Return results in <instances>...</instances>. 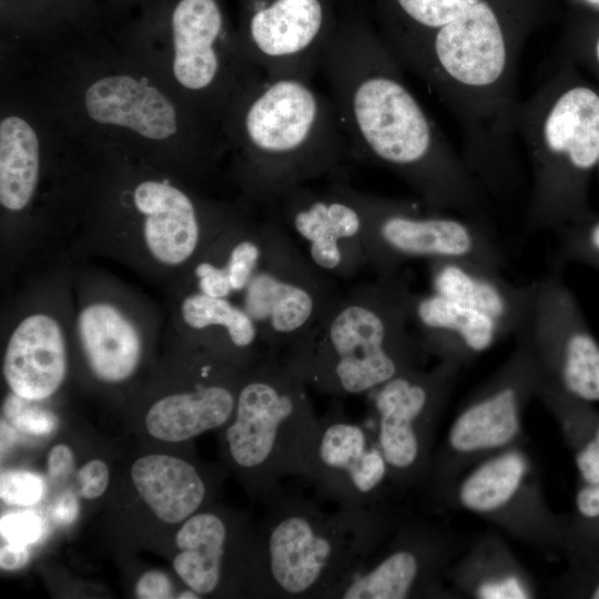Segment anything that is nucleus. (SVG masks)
<instances>
[{
	"label": "nucleus",
	"mask_w": 599,
	"mask_h": 599,
	"mask_svg": "<svg viewBox=\"0 0 599 599\" xmlns=\"http://www.w3.org/2000/svg\"><path fill=\"white\" fill-rule=\"evenodd\" d=\"M135 490L151 511L167 524L197 512L211 494V483L194 464L169 455L150 454L131 466Z\"/></svg>",
	"instance_id": "21"
},
{
	"label": "nucleus",
	"mask_w": 599,
	"mask_h": 599,
	"mask_svg": "<svg viewBox=\"0 0 599 599\" xmlns=\"http://www.w3.org/2000/svg\"><path fill=\"white\" fill-rule=\"evenodd\" d=\"M386 477V460L366 426L337 405L319 417L316 445L301 478L316 498L346 509L374 508Z\"/></svg>",
	"instance_id": "13"
},
{
	"label": "nucleus",
	"mask_w": 599,
	"mask_h": 599,
	"mask_svg": "<svg viewBox=\"0 0 599 599\" xmlns=\"http://www.w3.org/2000/svg\"><path fill=\"white\" fill-rule=\"evenodd\" d=\"M277 201L294 231L307 242L313 264L334 272L343 264V241L363 235L365 212L362 194L345 187L321 192L303 185L292 189Z\"/></svg>",
	"instance_id": "15"
},
{
	"label": "nucleus",
	"mask_w": 599,
	"mask_h": 599,
	"mask_svg": "<svg viewBox=\"0 0 599 599\" xmlns=\"http://www.w3.org/2000/svg\"><path fill=\"white\" fill-rule=\"evenodd\" d=\"M409 292L384 285L335 304L288 349L286 363L318 390L333 396L370 393L409 370L416 338L408 309Z\"/></svg>",
	"instance_id": "7"
},
{
	"label": "nucleus",
	"mask_w": 599,
	"mask_h": 599,
	"mask_svg": "<svg viewBox=\"0 0 599 599\" xmlns=\"http://www.w3.org/2000/svg\"><path fill=\"white\" fill-rule=\"evenodd\" d=\"M220 125L247 189L264 200L332 173L352 156L332 98L300 78L255 79Z\"/></svg>",
	"instance_id": "3"
},
{
	"label": "nucleus",
	"mask_w": 599,
	"mask_h": 599,
	"mask_svg": "<svg viewBox=\"0 0 599 599\" xmlns=\"http://www.w3.org/2000/svg\"><path fill=\"white\" fill-rule=\"evenodd\" d=\"M129 58L130 63L90 64L71 81L63 115L72 130L129 146H174L201 164L226 151L219 124Z\"/></svg>",
	"instance_id": "6"
},
{
	"label": "nucleus",
	"mask_w": 599,
	"mask_h": 599,
	"mask_svg": "<svg viewBox=\"0 0 599 599\" xmlns=\"http://www.w3.org/2000/svg\"><path fill=\"white\" fill-rule=\"evenodd\" d=\"M352 1L234 0L241 45L264 77L312 81Z\"/></svg>",
	"instance_id": "11"
},
{
	"label": "nucleus",
	"mask_w": 599,
	"mask_h": 599,
	"mask_svg": "<svg viewBox=\"0 0 599 599\" xmlns=\"http://www.w3.org/2000/svg\"><path fill=\"white\" fill-rule=\"evenodd\" d=\"M77 325L87 362L100 380L116 384L135 372L142 353L140 334L119 308L105 302L89 304Z\"/></svg>",
	"instance_id": "23"
},
{
	"label": "nucleus",
	"mask_w": 599,
	"mask_h": 599,
	"mask_svg": "<svg viewBox=\"0 0 599 599\" xmlns=\"http://www.w3.org/2000/svg\"><path fill=\"white\" fill-rule=\"evenodd\" d=\"M44 491V483L40 476L24 470H6L0 477L1 499L13 506H31L37 504Z\"/></svg>",
	"instance_id": "31"
},
{
	"label": "nucleus",
	"mask_w": 599,
	"mask_h": 599,
	"mask_svg": "<svg viewBox=\"0 0 599 599\" xmlns=\"http://www.w3.org/2000/svg\"><path fill=\"white\" fill-rule=\"evenodd\" d=\"M7 415L12 425L20 432L33 435L45 436L53 433L58 427V420L49 412L26 407L24 409L7 408Z\"/></svg>",
	"instance_id": "34"
},
{
	"label": "nucleus",
	"mask_w": 599,
	"mask_h": 599,
	"mask_svg": "<svg viewBox=\"0 0 599 599\" xmlns=\"http://www.w3.org/2000/svg\"><path fill=\"white\" fill-rule=\"evenodd\" d=\"M131 203L142 216L149 253L160 263H185L197 248L200 211L184 190L161 179H144L131 192Z\"/></svg>",
	"instance_id": "19"
},
{
	"label": "nucleus",
	"mask_w": 599,
	"mask_h": 599,
	"mask_svg": "<svg viewBox=\"0 0 599 599\" xmlns=\"http://www.w3.org/2000/svg\"><path fill=\"white\" fill-rule=\"evenodd\" d=\"M200 292L212 297H227L232 292L225 266L202 262L195 267Z\"/></svg>",
	"instance_id": "36"
},
{
	"label": "nucleus",
	"mask_w": 599,
	"mask_h": 599,
	"mask_svg": "<svg viewBox=\"0 0 599 599\" xmlns=\"http://www.w3.org/2000/svg\"><path fill=\"white\" fill-rule=\"evenodd\" d=\"M115 8H131L133 6L143 7L152 0H109Z\"/></svg>",
	"instance_id": "44"
},
{
	"label": "nucleus",
	"mask_w": 599,
	"mask_h": 599,
	"mask_svg": "<svg viewBox=\"0 0 599 599\" xmlns=\"http://www.w3.org/2000/svg\"><path fill=\"white\" fill-rule=\"evenodd\" d=\"M1 22L20 34L85 28L100 16L94 0H0Z\"/></svg>",
	"instance_id": "27"
},
{
	"label": "nucleus",
	"mask_w": 599,
	"mask_h": 599,
	"mask_svg": "<svg viewBox=\"0 0 599 599\" xmlns=\"http://www.w3.org/2000/svg\"><path fill=\"white\" fill-rule=\"evenodd\" d=\"M125 37L133 59L219 125L240 92L263 75L241 45L227 0H152Z\"/></svg>",
	"instance_id": "5"
},
{
	"label": "nucleus",
	"mask_w": 599,
	"mask_h": 599,
	"mask_svg": "<svg viewBox=\"0 0 599 599\" xmlns=\"http://www.w3.org/2000/svg\"><path fill=\"white\" fill-rule=\"evenodd\" d=\"M577 508L585 517L593 518L599 516V483L588 484L579 490Z\"/></svg>",
	"instance_id": "41"
},
{
	"label": "nucleus",
	"mask_w": 599,
	"mask_h": 599,
	"mask_svg": "<svg viewBox=\"0 0 599 599\" xmlns=\"http://www.w3.org/2000/svg\"><path fill=\"white\" fill-rule=\"evenodd\" d=\"M261 257L262 248L252 240H243L232 247L225 268L233 292L245 290L258 268Z\"/></svg>",
	"instance_id": "32"
},
{
	"label": "nucleus",
	"mask_w": 599,
	"mask_h": 599,
	"mask_svg": "<svg viewBox=\"0 0 599 599\" xmlns=\"http://www.w3.org/2000/svg\"><path fill=\"white\" fill-rule=\"evenodd\" d=\"M376 441L390 473H408L419 463L418 426L429 408L433 388L427 376L406 370L372 392Z\"/></svg>",
	"instance_id": "18"
},
{
	"label": "nucleus",
	"mask_w": 599,
	"mask_h": 599,
	"mask_svg": "<svg viewBox=\"0 0 599 599\" xmlns=\"http://www.w3.org/2000/svg\"><path fill=\"white\" fill-rule=\"evenodd\" d=\"M524 473L525 460L519 454L497 457L480 466L464 481L460 501L471 510H494L512 497Z\"/></svg>",
	"instance_id": "28"
},
{
	"label": "nucleus",
	"mask_w": 599,
	"mask_h": 599,
	"mask_svg": "<svg viewBox=\"0 0 599 599\" xmlns=\"http://www.w3.org/2000/svg\"><path fill=\"white\" fill-rule=\"evenodd\" d=\"M592 598L599 599V585H598V587L596 588V590H595V592H593V595H592Z\"/></svg>",
	"instance_id": "46"
},
{
	"label": "nucleus",
	"mask_w": 599,
	"mask_h": 599,
	"mask_svg": "<svg viewBox=\"0 0 599 599\" xmlns=\"http://www.w3.org/2000/svg\"><path fill=\"white\" fill-rule=\"evenodd\" d=\"M518 390L505 385L467 408L449 432L450 446L459 451L499 447L518 430Z\"/></svg>",
	"instance_id": "26"
},
{
	"label": "nucleus",
	"mask_w": 599,
	"mask_h": 599,
	"mask_svg": "<svg viewBox=\"0 0 599 599\" xmlns=\"http://www.w3.org/2000/svg\"><path fill=\"white\" fill-rule=\"evenodd\" d=\"M74 465L72 450L63 444L54 446L48 455V475L51 479H61L67 477Z\"/></svg>",
	"instance_id": "39"
},
{
	"label": "nucleus",
	"mask_w": 599,
	"mask_h": 599,
	"mask_svg": "<svg viewBox=\"0 0 599 599\" xmlns=\"http://www.w3.org/2000/svg\"><path fill=\"white\" fill-rule=\"evenodd\" d=\"M434 293L463 303L498 322L508 333L526 328L532 307L535 281L514 284L500 271L465 261L430 262Z\"/></svg>",
	"instance_id": "17"
},
{
	"label": "nucleus",
	"mask_w": 599,
	"mask_h": 599,
	"mask_svg": "<svg viewBox=\"0 0 599 599\" xmlns=\"http://www.w3.org/2000/svg\"><path fill=\"white\" fill-rule=\"evenodd\" d=\"M364 243L386 272L410 260L465 261L502 270L505 254L474 217L420 213L404 202L362 194Z\"/></svg>",
	"instance_id": "10"
},
{
	"label": "nucleus",
	"mask_w": 599,
	"mask_h": 599,
	"mask_svg": "<svg viewBox=\"0 0 599 599\" xmlns=\"http://www.w3.org/2000/svg\"><path fill=\"white\" fill-rule=\"evenodd\" d=\"M77 479L80 495L85 499H95L106 490L110 470L103 460L91 459L79 469Z\"/></svg>",
	"instance_id": "35"
},
{
	"label": "nucleus",
	"mask_w": 599,
	"mask_h": 599,
	"mask_svg": "<svg viewBox=\"0 0 599 599\" xmlns=\"http://www.w3.org/2000/svg\"><path fill=\"white\" fill-rule=\"evenodd\" d=\"M184 323L193 329L219 326L225 329L231 344L247 349L258 337V328L244 308L225 297H212L203 293L186 296L181 305Z\"/></svg>",
	"instance_id": "29"
},
{
	"label": "nucleus",
	"mask_w": 599,
	"mask_h": 599,
	"mask_svg": "<svg viewBox=\"0 0 599 599\" xmlns=\"http://www.w3.org/2000/svg\"><path fill=\"white\" fill-rule=\"evenodd\" d=\"M176 598H181V599H185V598L199 599L201 597L195 591H193L191 589H187L185 591H182L179 596H176Z\"/></svg>",
	"instance_id": "45"
},
{
	"label": "nucleus",
	"mask_w": 599,
	"mask_h": 599,
	"mask_svg": "<svg viewBox=\"0 0 599 599\" xmlns=\"http://www.w3.org/2000/svg\"><path fill=\"white\" fill-rule=\"evenodd\" d=\"M135 596L141 599H166L173 597L169 577L158 570L143 573L135 585Z\"/></svg>",
	"instance_id": "37"
},
{
	"label": "nucleus",
	"mask_w": 599,
	"mask_h": 599,
	"mask_svg": "<svg viewBox=\"0 0 599 599\" xmlns=\"http://www.w3.org/2000/svg\"><path fill=\"white\" fill-rule=\"evenodd\" d=\"M398 67L364 6L353 0L319 70L352 155L392 170L433 209L479 219L477 181L443 143Z\"/></svg>",
	"instance_id": "1"
},
{
	"label": "nucleus",
	"mask_w": 599,
	"mask_h": 599,
	"mask_svg": "<svg viewBox=\"0 0 599 599\" xmlns=\"http://www.w3.org/2000/svg\"><path fill=\"white\" fill-rule=\"evenodd\" d=\"M599 163V94L573 87L549 105L534 148L527 230L540 232L586 216L578 179Z\"/></svg>",
	"instance_id": "9"
},
{
	"label": "nucleus",
	"mask_w": 599,
	"mask_h": 599,
	"mask_svg": "<svg viewBox=\"0 0 599 599\" xmlns=\"http://www.w3.org/2000/svg\"><path fill=\"white\" fill-rule=\"evenodd\" d=\"M400 63L440 93L484 92L505 78L517 37L546 0H359Z\"/></svg>",
	"instance_id": "2"
},
{
	"label": "nucleus",
	"mask_w": 599,
	"mask_h": 599,
	"mask_svg": "<svg viewBox=\"0 0 599 599\" xmlns=\"http://www.w3.org/2000/svg\"><path fill=\"white\" fill-rule=\"evenodd\" d=\"M175 546L174 571L200 597L241 588L257 597L258 527L219 510H199L184 520Z\"/></svg>",
	"instance_id": "12"
},
{
	"label": "nucleus",
	"mask_w": 599,
	"mask_h": 599,
	"mask_svg": "<svg viewBox=\"0 0 599 599\" xmlns=\"http://www.w3.org/2000/svg\"><path fill=\"white\" fill-rule=\"evenodd\" d=\"M483 598H525V593L515 579L501 583L486 585L480 591Z\"/></svg>",
	"instance_id": "43"
},
{
	"label": "nucleus",
	"mask_w": 599,
	"mask_h": 599,
	"mask_svg": "<svg viewBox=\"0 0 599 599\" xmlns=\"http://www.w3.org/2000/svg\"><path fill=\"white\" fill-rule=\"evenodd\" d=\"M263 501L258 598L335 599L377 549L383 526L378 507L325 509L315 496L282 485Z\"/></svg>",
	"instance_id": "4"
},
{
	"label": "nucleus",
	"mask_w": 599,
	"mask_h": 599,
	"mask_svg": "<svg viewBox=\"0 0 599 599\" xmlns=\"http://www.w3.org/2000/svg\"><path fill=\"white\" fill-rule=\"evenodd\" d=\"M29 560V551L26 546L9 544L1 547L0 566L4 570L22 568Z\"/></svg>",
	"instance_id": "42"
},
{
	"label": "nucleus",
	"mask_w": 599,
	"mask_h": 599,
	"mask_svg": "<svg viewBox=\"0 0 599 599\" xmlns=\"http://www.w3.org/2000/svg\"><path fill=\"white\" fill-rule=\"evenodd\" d=\"M408 309L413 326L430 347L481 353L507 335L488 315L434 292L409 293Z\"/></svg>",
	"instance_id": "25"
},
{
	"label": "nucleus",
	"mask_w": 599,
	"mask_h": 599,
	"mask_svg": "<svg viewBox=\"0 0 599 599\" xmlns=\"http://www.w3.org/2000/svg\"><path fill=\"white\" fill-rule=\"evenodd\" d=\"M596 55H597V60L599 62V39H598L597 44H596Z\"/></svg>",
	"instance_id": "47"
},
{
	"label": "nucleus",
	"mask_w": 599,
	"mask_h": 599,
	"mask_svg": "<svg viewBox=\"0 0 599 599\" xmlns=\"http://www.w3.org/2000/svg\"><path fill=\"white\" fill-rule=\"evenodd\" d=\"M229 382L211 380L162 397L146 413V430L159 440L182 443L223 427L233 415L240 388Z\"/></svg>",
	"instance_id": "22"
},
{
	"label": "nucleus",
	"mask_w": 599,
	"mask_h": 599,
	"mask_svg": "<svg viewBox=\"0 0 599 599\" xmlns=\"http://www.w3.org/2000/svg\"><path fill=\"white\" fill-rule=\"evenodd\" d=\"M1 536L9 544L27 546L42 534L41 518L31 512H12L1 517Z\"/></svg>",
	"instance_id": "33"
},
{
	"label": "nucleus",
	"mask_w": 599,
	"mask_h": 599,
	"mask_svg": "<svg viewBox=\"0 0 599 599\" xmlns=\"http://www.w3.org/2000/svg\"><path fill=\"white\" fill-rule=\"evenodd\" d=\"M67 374V349L59 323L35 313L12 332L3 357V376L12 393L24 400L53 395Z\"/></svg>",
	"instance_id": "20"
},
{
	"label": "nucleus",
	"mask_w": 599,
	"mask_h": 599,
	"mask_svg": "<svg viewBox=\"0 0 599 599\" xmlns=\"http://www.w3.org/2000/svg\"><path fill=\"white\" fill-rule=\"evenodd\" d=\"M78 499L71 491L62 494L52 508L53 519L61 525L73 522L78 516Z\"/></svg>",
	"instance_id": "40"
},
{
	"label": "nucleus",
	"mask_w": 599,
	"mask_h": 599,
	"mask_svg": "<svg viewBox=\"0 0 599 599\" xmlns=\"http://www.w3.org/2000/svg\"><path fill=\"white\" fill-rule=\"evenodd\" d=\"M557 266L580 263L599 270V217L583 216L558 230Z\"/></svg>",
	"instance_id": "30"
},
{
	"label": "nucleus",
	"mask_w": 599,
	"mask_h": 599,
	"mask_svg": "<svg viewBox=\"0 0 599 599\" xmlns=\"http://www.w3.org/2000/svg\"><path fill=\"white\" fill-rule=\"evenodd\" d=\"M45 133L40 120L22 109L2 111L0 119V204L24 211L40 183Z\"/></svg>",
	"instance_id": "24"
},
{
	"label": "nucleus",
	"mask_w": 599,
	"mask_h": 599,
	"mask_svg": "<svg viewBox=\"0 0 599 599\" xmlns=\"http://www.w3.org/2000/svg\"><path fill=\"white\" fill-rule=\"evenodd\" d=\"M577 466L587 484L599 483V428L595 438L578 454Z\"/></svg>",
	"instance_id": "38"
},
{
	"label": "nucleus",
	"mask_w": 599,
	"mask_h": 599,
	"mask_svg": "<svg viewBox=\"0 0 599 599\" xmlns=\"http://www.w3.org/2000/svg\"><path fill=\"white\" fill-rule=\"evenodd\" d=\"M224 457L252 496L262 500L290 476L302 478L319 433L306 383L271 356L240 385L223 426Z\"/></svg>",
	"instance_id": "8"
},
{
	"label": "nucleus",
	"mask_w": 599,
	"mask_h": 599,
	"mask_svg": "<svg viewBox=\"0 0 599 599\" xmlns=\"http://www.w3.org/2000/svg\"><path fill=\"white\" fill-rule=\"evenodd\" d=\"M243 308L257 327L264 326L271 349H290L325 314L316 286L301 273L272 263L257 268L245 287Z\"/></svg>",
	"instance_id": "16"
},
{
	"label": "nucleus",
	"mask_w": 599,
	"mask_h": 599,
	"mask_svg": "<svg viewBox=\"0 0 599 599\" xmlns=\"http://www.w3.org/2000/svg\"><path fill=\"white\" fill-rule=\"evenodd\" d=\"M528 343L554 356L565 389L579 399L599 398V342L559 266L535 280Z\"/></svg>",
	"instance_id": "14"
}]
</instances>
